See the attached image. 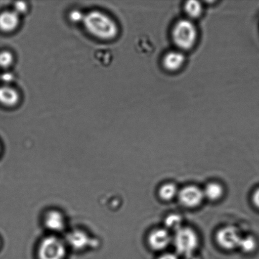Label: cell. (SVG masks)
Returning a JSON list of instances; mask_svg holds the SVG:
<instances>
[{
  "instance_id": "cell-1",
  "label": "cell",
  "mask_w": 259,
  "mask_h": 259,
  "mask_svg": "<svg viewBox=\"0 0 259 259\" xmlns=\"http://www.w3.org/2000/svg\"><path fill=\"white\" fill-rule=\"evenodd\" d=\"M83 23L88 31L99 39H113L118 33L115 22L102 12L93 11L88 13L85 15Z\"/></svg>"
},
{
  "instance_id": "cell-2",
  "label": "cell",
  "mask_w": 259,
  "mask_h": 259,
  "mask_svg": "<svg viewBox=\"0 0 259 259\" xmlns=\"http://www.w3.org/2000/svg\"><path fill=\"white\" fill-rule=\"evenodd\" d=\"M172 35L175 45L180 50H189L196 43L198 37L197 27L192 20H180L175 24Z\"/></svg>"
},
{
  "instance_id": "cell-3",
  "label": "cell",
  "mask_w": 259,
  "mask_h": 259,
  "mask_svg": "<svg viewBox=\"0 0 259 259\" xmlns=\"http://www.w3.org/2000/svg\"><path fill=\"white\" fill-rule=\"evenodd\" d=\"M68 246L65 240L54 234L42 238L38 245V259H65Z\"/></svg>"
},
{
  "instance_id": "cell-4",
  "label": "cell",
  "mask_w": 259,
  "mask_h": 259,
  "mask_svg": "<svg viewBox=\"0 0 259 259\" xmlns=\"http://www.w3.org/2000/svg\"><path fill=\"white\" fill-rule=\"evenodd\" d=\"M174 244L180 254H192L199 244V238L192 228L182 227L175 233Z\"/></svg>"
},
{
  "instance_id": "cell-5",
  "label": "cell",
  "mask_w": 259,
  "mask_h": 259,
  "mask_svg": "<svg viewBox=\"0 0 259 259\" xmlns=\"http://www.w3.org/2000/svg\"><path fill=\"white\" fill-rule=\"evenodd\" d=\"M241 236L237 228L228 226L218 231L217 240L218 244L226 250H232L239 246Z\"/></svg>"
},
{
  "instance_id": "cell-6",
  "label": "cell",
  "mask_w": 259,
  "mask_h": 259,
  "mask_svg": "<svg viewBox=\"0 0 259 259\" xmlns=\"http://www.w3.org/2000/svg\"><path fill=\"white\" fill-rule=\"evenodd\" d=\"M179 197L180 201L185 206L195 207L201 204L204 194L199 187L190 185L181 190Z\"/></svg>"
},
{
  "instance_id": "cell-7",
  "label": "cell",
  "mask_w": 259,
  "mask_h": 259,
  "mask_svg": "<svg viewBox=\"0 0 259 259\" xmlns=\"http://www.w3.org/2000/svg\"><path fill=\"white\" fill-rule=\"evenodd\" d=\"M43 222L46 228L53 233L63 232L66 227L64 215L58 210L52 209L46 213Z\"/></svg>"
},
{
  "instance_id": "cell-8",
  "label": "cell",
  "mask_w": 259,
  "mask_h": 259,
  "mask_svg": "<svg viewBox=\"0 0 259 259\" xmlns=\"http://www.w3.org/2000/svg\"><path fill=\"white\" fill-rule=\"evenodd\" d=\"M171 236L164 229H157L151 233L149 236V244L156 250H161L166 248L171 242Z\"/></svg>"
},
{
  "instance_id": "cell-9",
  "label": "cell",
  "mask_w": 259,
  "mask_h": 259,
  "mask_svg": "<svg viewBox=\"0 0 259 259\" xmlns=\"http://www.w3.org/2000/svg\"><path fill=\"white\" fill-rule=\"evenodd\" d=\"M185 57L180 51H172L165 56L163 65L165 68L171 72L179 70L184 64Z\"/></svg>"
},
{
  "instance_id": "cell-10",
  "label": "cell",
  "mask_w": 259,
  "mask_h": 259,
  "mask_svg": "<svg viewBox=\"0 0 259 259\" xmlns=\"http://www.w3.org/2000/svg\"><path fill=\"white\" fill-rule=\"evenodd\" d=\"M65 242L68 247L70 246L73 249L80 250L87 247L89 243V237L85 232L75 230L68 234Z\"/></svg>"
},
{
  "instance_id": "cell-11",
  "label": "cell",
  "mask_w": 259,
  "mask_h": 259,
  "mask_svg": "<svg viewBox=\"0 0 259 259\" xmlns=\"http://www.w3.org/2000/svg\"><path fill=\"white\" fill-rule=\"evenodd\" d=\"M19 22V15L15 12H6L0 15V29L3 31H12Z\"/></svg>"
},
{
  "instance_id": "cell-12",
  "label": "cell",
  "mask_w": 259,
  "mask_h": 259,
  "mask_svg": "<svg viewBox=\"0 0 259 259\" xmlns=\"http://www.w3.org/2000/svg\"><path fill=\"white\" fill-rule=\"evenodd\" d=\"M19 100V94L14 89L9 87L0 88V103L5 106H13Z\"/></svg>"
},
{
  "instance_id": "cell-13",
  "label": "cell",
  "mask_w": 259,
  "mask_h": 259,
  "mask_svg": "<svg viewBox=\"0 0 259 259\" xmlns=\"http://www.w3.org/2000/svg\"><path fill=\"white\" fill-rule=\"evenodd\" d=\"M204 197L211 200L220 199L223 194V189L222 185L218 183H210L205 187L204 190Z\"/></svg>"
},
{
  "instance_id": "cell-14",
  "label": "cell",
  "mask_w": 259,
  "mask_h": 259,
  "mask_svg": "<svg viewBox=\"0 0 259 259\" xmlns=\"http://www.w3.org/2000/svg\"><path fill=\"white\" fill-rule=\"evenodd\" d=\"M185 12L190 19H197L202 13V6L199 2L191 0L186 3L185 6Z\"/></svg>"
},
{
  "instance_id": "cell-15",
  "label": "cell",
  "mask_w": 259,
  "mask_h": 259,
  "mask_svg": "<svg viewBox=\"0 0 259 259\" xmlns=\"http://www.w3.org/2000/svg\"><path fill=\"white\" fill-rule=\"evenodd\" d=\"M178 194V190L176 185L174 184H166L160 188L159 195L162 199L170 200L175 197Z\"/></svg>"
},
{
  "instance_id": "cell-16",
  "label": "cell",
  "mask_w": 259,
  "mask_h": 259,
  "mask_svg": "<svg viewBox=\"0 0 259 259\" xmlns=\"http://www.w3.org/2000/svg\"><path fill=\"white\" fill-rule=\"evenodd\" d=\"M257 247V242L252 236L241 238L240 242L238 247H240L243 252L250 253L253 252Z\"/></svg>"
},
{
  "instance_id": "cell-17",
  "label": "cell",
  "mask_w": 259,
  "mask_h": 259,
  "mask_svg": "<svg viewBox=\"0 0 259 259\" xmlns=\"http://www.w3.org/2000/svg\"><path fill=\"white\" fill-rule=\"evenodd\" d=\"M182 218L179 215L172 214L168 215L165 220V225L167 228L175 231L179 230L181 228Z\"/></svg>"
},
{
  "instance_id": "cell-18",
  "label": "cell",
  "mask_w": 259,
  "mask_h": 259,
  "mask_svg": "<svg viewBox=\"0 0 259 259\" xmlns=\"http://www.w3.org/2000/svg\"><path fill=\"white\" fill-rule=\"evenodd\" d=\"M13 61V57L10 52H4L0 53V67H9Z\"/></svg>"
},
{
  "instance_id": "cell-19",
  "label": "cell",
  "mask_w": 259,
  "mask_h": 259,
  "mask_svg": "<svg viewBox=\"0 0 259 259\" xmlns=\"http://www.w3.org/2000/svg\"><path fill=\"white\" fill-rule=\"evenodd\" d=\"M85 15L79 10H74L71 12L69 14V19L73 23H79L83 22Z\"/></svg>"
},
{
  "instance_id": "cell-20",
  "label": "cell",
  "mask_w": 259,
  "mask_h": 259,
  "mask_svg": "<svg viewBox=\"0 0 259 259\" xmlns=\"http://www.w3.org/2000/svg\"><path fill=\"white\" fill-rule=\"evenodd\" d=\"M15 11L18 15L24 14L26 12L27 7L26 4L23 2H18L15 3Z\"/></svg>"
},
{
  "instance_id": "cell-21",
  "label": "cell",
  "mask_w": 259,
  "mask_h": 259,
  "mask_svg": "<svg viewBox=\"0 0 259 259\" xmlns=\"http://www.w3.org/2000/svg\"><path fill=\"white\" fill-rule=\"evenodd\" d=\"M157 259H179L176 255L174 253H167L160 256Z\"/></svg>"
},
{
  "instance_id": "cell-22",
  "label": "cell",
  "mask_w": 259,
  "mask_h": 259,
  "mask_svg": "<svg viewBox=\"0 0 259 259\" xmlns=\"http://www.w3.org/2000/svg\"><path fill=\"white\" fill-rule=\"evenodd\" d=\"M253 202L254 204L259 208V189L255 190L253 195Z\"/></svg>"
},
{
  "instance_id": "cell-23",
  "label": "cell",
  "mask_w": 259,
  "mask_h": 259,
  "mask_svg": "<svg viewBox=\"0 0 259 259\" xmlns=\"http://www.w3.org/2000/svg\"><path fill=\"white\" fill-rule=\"evenodd\" d=\"M2 79L4 82H11L13 79V75L10 73H5L2 75Z\"/></svg>"
},
{
  "instance_id": "cell-24",
  "label": "cell",
  "mask_w": 259,
  "mask_h": 259,
  "mask_svg": "<svg viewBox=\"0 0 259 259\" xmlns=\"http://www.w3.org/2000/svg\"><path fill=\"white\" fill-rule=\"evenodd\" d=\"M184 259H200L199 257H197V255H195L194 253L192 254L188 255L185 256Z\"/></svg>"
}]
</instances>
